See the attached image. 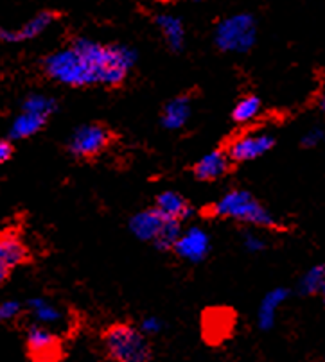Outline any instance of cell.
Returning <instances> with one entry per match:
<instances>
[{
  "instance_id": "cell-1",
  "label": "cell",
  "mask_w": 325,
  "mask_h": 362,
  "mask_svg": "<svg viewBox=\"0 0 325 362\" xmlns=\"http://www.w3.org/2000/svg\"><path fill=\"white\" fill-rule=\"evenodd\" d=\"M202 216L212 217V219H236L241 221V223H248L275 231L284 230L283 224L275 219L252 194L241 189L230 190L219 201L205 206L202 210Z\"/></svg>"
},
{
  "instance_id": "cell-2",
  "label": "cell",
  "mask_w": 325,
  "mask_h": 362,
  "mask_svg": "<svg viewBox=\"0 0 325 362\" xmlns=\"http://www.w3.org/2000/svg\"><path fill=\"white\" fill-rule=\"evenodd\" d=\"M101 344L106 357L113 362H149L152 344L140 328L126 321L108 325L101 332Z\"/></svg>"
},
{
  "instance_id": "cell-3",
  "label": "cell",
  "mask_w": 325,
  "mask_h": 362,
  "mask_svg": "<svg viewBox=\"0 0 325 362\" xmlns=\"http://www.w3.org/2000/svg\"><path fill=\"white\" fill-rule=\"evenodd\" d=\"M42 69L47 76L55 81L69 86H90L99 85L97 69L81 56L76 49H62L55 54L47 56L42 63Z\"/></svg>"
},
{
  "instance_id": "cell-4",
  "label": "cell",
  "mask_w": 325,
  "mask_h": 362,
  "mask_svg": "<svg viewBox=\"0 0 325 362\" xmlns=\"http://www.w3.org/2000/svg\"><path fill=\"white\" fill-rule=\"evenodd\" d=\"M115 135L106 124L89 122L72 133L67 147L74 158L89 162V160H96L97 156H101L103 151L108 149Z\"/></svg>"
},
{
  "instance_id": "cell-5",
  "label": "cell",
  "mask_w": 325,
  "mask_h": 362,
  "mask_svg": "<svg viewBox=\"0 0 325 362\" xmlns=\"http://www.w3.org/2000/svg\"><path fill=\"white\" fill-rule=\"evenodd\" d=\"M256 20L248 13L223 20L216 29V45L224 52H246L256 42Z\"/></svg>"
},
{
  "instance_id": "cell-6",
  "label": "cell",
  "mask_w": 325,
  "mask_h": 362,
  "mask_svg": "<svg viewBox=\"0 0 325 362\" xmlns=\"http://www.w3.org/2000/svg\"><path fill=\"white\" fill-rule=\"evenodd\" d=\"M22 110L23 112L13 122L9 139H28L45 127L47 120L56 110V100L45 95H29L23 100Z\"/></svg>"
},
{
  "instance_id": "cell-7",
  "label": "cell",
  "mask_w": 325,
  "mask_h": 362,
  "mask_svg": "<svg viewBox=\"0 0 325 362\" xmlns=\"http://www.w3.org/2000/svg\"><path fill=\"white\" fill-rule=\"evenodd\" d=\"M28 355L33 362H58L63 357V343L49 328L33 325L25 335Z\"/></svg>"
},
{
  "instance_id": "cell-8",
  "label": "cell",
  "mask_w": 325,
  "mask_h": 362,
  "mask_svg": "<svg viewBox=\"0 0 325 362\" xmlns=\"http://www.w3.org/2000/svg\"><path fill=\"white\" fill-rule=\"evenodd\" d=\"M237 323V314L230 307H209L202 314V334L209 344L229 339Z\"/></svg>"
},
{
  "instance_id": "cell-9",
  "label": "cell",
  "mask_w": 325,
  "mask_h": 362,
  "mask_svg": "<svg viewBox=\"0 0 325 362\" xmlns=\"http://www.w3.org/2000/svg\"><path fill=\"white\" fill-rule=\"evenodd\" d=\"M31 260V251L13 231H4L0 237V281H8L9 274L20 264Z\"/></svg>"
},
{
  "instance_id": "cell-10",
  "label": "cell",
  "mask_w": 325,
  "mask_h": 362,
  "mask_svg": "<svg viewBox=\"0 0 325 362\" xmlns=\"http://www.w3.org/2000/svg\"><path fill=\"white\" fill-rule=\"evenodd\" d=\"M275 146V136L273 135H246L236 139L227 149L229 158L234 163H243V162H252V160L261 158L268 151L273 149Z\"/></svg>"
},
{
  "instance_id": "cell-11",
  "label": "cell",
  "mask_w": 325,
  "mask_h": 362,
  "mask_svg": "<svg viewBox=\"0 0 325 362\" xmlns=\"http://www.w3.org/2000/svg\"><path fill=\"white\" fill-rule=\"evenodd\" d=\"M209 251L210 237L202 228H189L187 231H183V235L180 237L178 244L174 246L173 253H176V257L183 258L187 262L198 264L205 260Z\"/></svg>"
},
{
  "instance_id": "cell-12",
  "label": "cell",
  "mask_w": 325,
  "mask_h": 362,
  "mask_svg": "<svg viewBox=\"0 0 325 362\" xmlns=\"http://www.w3.org/2000/svg\"><path fill=\"white\" fill-rule=\"evenodd\" d=\"M232 165L234 162L229 158L227 151L216 149L194 163L193 174L200 181H216L227 176L232 170Z\"/></svg>"
},
{
  "instance_id": "cell-13",
  "label": "cell",
  "mask_w": 325,
  "mask_h": 362,
  "mask_svg": "<svg viewBox=\"0 0 325 362\" xmlns=\"http://www.w3.org/2000/svg\"><path fill=\"white\" fill-rule=\"evenodd\" d=\"M153 210L162 217L164 221H176V223H183L187 217L193 214L189 201L178 192L167 190L156 196Z\"/></svg>"
},
{
  "instance_id": "cell-14",
  "label": "cell",
  "mask_w": 325,
  "mask_h": 362,
  "mask_svg": "<svg viewBox=\"0 0 325 362\" xmlns=\"http://www.w3.org/2000/svg\"><path fill=\"white\" fill-rule=\"evenodd\" d=\"M58 16H59L58 13L49 11V9L40 11L38 15H35L31 20H28V22L23 23V28L18 29V31H6V29H2V31H0V38H2V42H9V43L36 38V36L42 35V33L45 31V29L49 28V25H51Z\"/></svg>"
},
{
  "instance_id": "cell-15",
  "label": "cell",
  "mask_w": 325,
  "mask_h": 362,
  "mask_svg": "<svg viewBox=\"0 0 325 362\" xmlns=\"http://www.w3.org/2000/svg\"><path fill=\"white\" fill-rule=\"evenodd\" d=\"M164 223L166 221L159 216L153 209L144 210V212L137 214L130 219V230H132L133 235L140 240H146V243H155L156 235L162 230Z\"/></svg>"
},
{
  "instance_id": "cell-16",
  "label": "cell",
  "mask_w": 325,
  "mask_h": 362,
  "mask_svg": "<svg viewBox=\"0 0 325 362\" xmlns=\"http://www.w3.org/2000/svg\"><path fill=\"white\" fill-rule=\"evenodd\" d=\"M190 115V97L178 95L171 99L162 110V126L166 129H180Z\"/></svg>"
},
{
  "instance_id": "cell-17",
  "label": "cell",
  "mask_w": 325,
  "mask_h": 362,
  "mask_svg": "<svg viewBox=\"0 0 325 362\" xmlns=\"http://www.w3.org/2000/svg\"><path fill=\"white\" fill-rule=\"evenodd\" d=\"M287 296H290V291L287 289H273L263 298L259 313H257V321H259V327L263 328V330H268V328L273 327L275 313H277V308L280 307V303H283Z\"/></svg>"
},
{
  "instance_id": "cell-18",
  "label": "cell",
  "mask_w": 325,
  "mask_h": 362,
  "mask_svg": "<svg viewBox=\"0 0 325 362\" xmlns=\"http://www.w3.org/2000/svg\"><path fill=\"white\" fill-rule=\"evenodd\" d=\"M155 23L159 25L160 31L164 33V36H166L167 45L173 50H182L183 38H186L182 20L171 15H159L155 18Z\"/></svg>"
},
{
  "instance_id": "cell-19",
  "label": "cell",
  "mask_w": 325,
  "mask_h": 362,
  "mask_svg": "<svg viewBox=\"0 0 325 362\" xmlns=\"http://www.w3.org/2000/svg\"><path fill=\"white\" fill-rule=\"evenodd\" d=\"M28 310L35 317L36 323L58 325L63 320L62 310H58L55 305H51L49 301L43 300V298H33V300H29Z\"/></svg>"
},
{
  "instance_id": "cell-20",
  "label": "cell",
  "mask_w": 325,
  "mask_h": 362,
  "mask_svg": "<svg viewBox=\"0 0 325 362\" xmlns=\"http://www.w3.org/2000/svg\"><path fill=\"white\" fill-rule=\"evenodd\" d=\"M182 235H183L182 223H176V221H166L162 230H160V233L156 235L153 246L160 251H173Z\"/></svg>"
},
{
  "instance_id": "cell-21",
  "label": "cell",
  "mask_w": 325,
  "mask_h": 362,
  "mask_svg": "<svg viewBox=\"0 0 325 362\" xmlns=\"http://www.w3.org/2000/svg\"><path fill=\"white\" fill-rule=\"evenodd\" d=\"M300 293L306 296L325 293V264H318L304 274L300 280Z\"/></svg>"
},
{
  "instance_id": "cell-22",
  "label": "cell",
  "mask_w": 325,
  "mask_h": 362,
  "mask_svg": "<svg viewBox=\"0 0 325 362\" xmlns=\"http://www.w3.org/2000/svg\"><path fill=\"white\" fill-rule=\"evenodd\" d=\"M263 110V105H261V99L256 95H246L239 100L236 105V108L232 110V119L234 122L244 124L250 122V120L256 119L257 115Z\"/></svg>"
},
{
  "instance_id": "cell-23",
  "label": "cell",
  "mask_w": 325,
  "mask_h": 362,
  "mask_svg": "<svg viewBox=\"0 0 325 362\" xmlns=\"http://www.w3.org/2000/svg\"><path fill=\"white\" fill-rule=\"evenodd\" d=\"M22 313H23V307L20 301L8 300L0 305V320L4 321V323H11V321H15L16 317L22 316Z\"/></svg>"
},
{
  "instance_id": "cell-24",
  "label": "cell",
  "mask_w": 325,
  "mask_h": 362,
  "mask_svg": "<svg viewBox=\"0 0 325 362\" xmlns=\"http://www.w3.org/2000/svg\"><path fill=\"white\" fill-rule=\"evenodd\" d=\"M324 136H325L324 129H320V127H313V129H311V132L307 133V135H304L302 144L306 147H313V146H317V144L320 142V140L324 139Z\"/></svg>"
},
{
  "instance_id": "cell-25",
  "label": "cell",
  "mask_w": 325,
  "mask_h": 362,
  "mask_svg": "<svg viewBox=\"0 0 325 362\" xmlns=\"http://www.w3.org/2000/svg\"><path fill=\"white\" fill-rule=\"evenodd\" d=\"M13 153H15V149H13V144L9 139H4L2 142H0V162L6 163L11 160Z\"/></svg>"
},
{
  "instance_id": "cell-26",
  "label": "cell",
  "mask_w": 325,
  "mask_h": 362,
  "mask_svg": "<svg viewBox=\"0 0 325 362\" xmlns=\"http://www.w3.org/2000/svg\"><path fill=\"white\" fill-rule=\"evenodd\" d=\"M244 246H246V250H250L253 253V251L264 250L266 244H264L259 237L252 235V233H246V235H244Z\"/></svg>"
},
{
  "instance_id": "cell-27",
  "label": "cell",
  "mask_w": 325,
  "mask_h": 362,
  "mask_svg": "<svg viewBox=\"0 0 325 362\" xmlns=\"http://www.w3.org/2000/svg\"><path fill=\"white\" fill-rule=\"evenodd\" d=\"M160 328V325H156V321L155 320H146L144 321V325H142V328H140V330H146V332H156Z\"/></svg>"
},
{
  "instance_id": "cell-28",
  "label": "cell",
  "mask_w": 325,
  "mask_h": 362,
  "mask_svg": "<svg viewBox=\"0 0 325 362\" xmlns=\"http://www.w3.org/2000/svg\"><path fill=\"white\" fill-rule=\"evenodd\" d=\"M318 105H320V108L325 112V90H324V92H321L320 99H318Z\"/></svg>"
},
{
  "instance_id": "cell-29",
  "label": "cell",
  "mask_w": 325,
  "mask_h": 362,
  "mask_svg": "<svg viewBox=\"0 0 325 362\" xmlns=\"http://www.w3.org/2000/svg\"><path fill=\"white\" fill-rule=\"evenodd\" d=\"M321 296H324V305H325V293H324V294H321Z\"/></svg>"
}]
</instances>
